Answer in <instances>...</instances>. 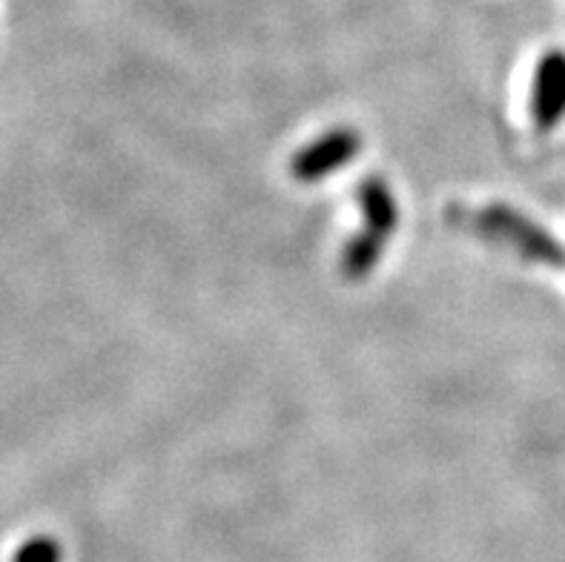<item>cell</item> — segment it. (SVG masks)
Instances as JSON below:
<instances>
[{
    "instance_id": "5b68a950",
    "label": "cell",
    "mask_w": 565,
    "mask_h": 562,
    "mask_svg": "<svg viewBox=\"0 0 565 562\" xmlns=\"http://www.w3.org/2000/svg\"><path fill=\"white\" fill-rule=\"evenodd\" d=\"M385 242L387 238H382V235L371 233V230H365V233H359L356 238H353L348 247H344L342 253V273L348 278H365L367 273L380 264L382 258V250H385Z\"/></svg>"
},
{
    "instance_id": "277c9868",
    "label": "cell",
    "mask_w": 565,
    "mask_h": 562,
    "mask_svg": "<svg viewBox=\"0 0 565 562\" xmlns=\"http://www.w3.org/2000/svg\"><path fill=\"white\" fill-rule=\"evenodd\" d=\"M359 206L365 215V224L371 233L391 238L399 221V210H396V199L391 187L380 179H365L359 184Z\"/></svg>"
},
{
    "instance_id": "3957f363",
    "label": "cell",
    "mask_w": 565,
    "mask_h": 562,
    "mask_svg": "<svg viewBox=\"0 0 565 562\" xmlns=\"http://www.w3.org/2000/svg\"><path fill=\"white\" fill-rule=\"evenodd\" d=\"M531 113L537 129L548 132L565 115V52L552 50L540 57L534 72V93H531Z\"/></svg>"
},
{
    "instance_id": "8992f818",
    "label": "cell",
    "mask_w": 565,
    "mask_h": 562,
    "mask_svg": "<svg viewBox=\"0 0 565 562\" xmlns=\"http://www.w3.org/2000/svg\"><path fill=\"white\" fill-rule=\"evenodd\" d=\"M12 562H61V545L52 537H35L14 551Z\"/></svg>"
},
{
    "instance_id": "7a4b0ae2",
    "label": "cell",
    "mask_w": 565,
    "mask_h": 562,
    "mask_svg": "<svg viewBox=\"0 0 565 562\" xmlns=\"http://www.w3.org/2000/svg\"><path fill=\"white\" fill-rule=\"evenodd\" d=\"M359 147H362V138L353 129H333L328 136L308 144L290 161V172L299 181H322L328 176H333L337 170H342L344 165H351L353 158H356Z\"/></svg>"
},
{
    "instance_id": "6da1fadb",
    "label": "cell",
    "mask_w": 565,
    "mask_h": 562,
    "mask_svg": "<svg viewBox=\"0 0 565 562\" xmlns=\"http://www.w3.org/2000/svg\"><path fill=\"white\" fill-rule=\"evenodd\" d=\"M477 230L486 238L509 244L520 256L545 267H565V250L552 233H545L540 224L516 213L514 206L491 204L477 213Z\"/></svg>"
}]
</instances>
